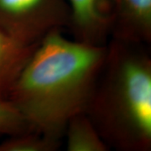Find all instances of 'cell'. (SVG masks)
<instances>
[{"mask_svg": "<svg viewBox=\"0 0 151 151\" xmlns=\"http://www.w3.org/2000/svg\"><path fill=\"white\" fill-rule=\"evenodd\" d=\"M142 44L112 38L85 113L108 145L151 149V59Z\"/></svg>", "mask_w": 151, "mask_h": 151, "instance_id": "obj_2", "label": "cell"}, {"mask_svg": "<svg viewBox=\"0 0 151 151\" xmlns=\"http://www.w3.org/2000/svg\"><path fill=\"white\" fill-rule=\"evenodd\" d=\"M61 140L39 133L35 130L8 136L0 143V151H55Z\"/></svg>", "mask_w": 151, "mask_h": 151, "instance_id": "obj_8", "label": "cell"}, {"mask_svg": "<svg viewBox=\"0 0 151 151\" xmlns=\"http://www.w3.org/2000/svg\"><path fill=\"white\" fill-rule=\"evenodd\" d=\"M69 29L74 40L92 45H107L119 9V0H67Z\"/></svg>", "mask_w": 151, "mask_h": 151, "instance_id": "obj_4", "label": "cell"}, {"mask_svg": "<svg viewBox=\"0 0 151 151\" xmlns=\"http://www.w3.org/2000/svg\"><path fill=\"white\" fill-rule=\"evenodd\" d=\"M31 129L19 112L8 100L0 97V134H19Z\"/></svg>", "mask_w": 151, "mask_h": 151, "instance_id": "obj_9", "label": "cell"}, {"mask_svg": "<svg viewBox=\"0 0 151 151\" xmlns=\"http://www.w3.org/2000/svg\"><path fill=\"white\" fill-rule=\"evenodd\" d=\"M66 150L108 151V145L85 112L76 114L65 129Z\"/></svg>", "mask_w": 151, "mask_h": 151, "instance_id": "obj_7", "label": "cell"}, {"mask_svg": "<svg viewBox=\"0 0 151 151\" xmlns=\"http://www.w3.org/2000/svg\"><path fill=\"white\" fill-rule=\"evenodd\" d=\"M92 45L50 33L38 44L8 100L31 129L61 140L66 124L85 112L107 55Z\"/></svg>", "mask_w": 151, "mask_h": 151, "instance_id": "obj_1", "label": "cell"}, {"mask_svg": "<svg viewBox=\"0 0 151 151\" xmlns=\"http://www.w3.org/2000/svg\"><path fill=\"white\" fill-rule=\"evenodd\" d=\"M67 0H0V29L26 45L69 28Z\"/></svg>", "mask_w": 151, "mask_h": 151, "instance_id": "obj_3", "label": "cell"}, {"mask_svg": "<svg viewBox=\"0 0 151 151\" xmlns=\"http://www.w3.org/2000/svg\"><path fill=\"white\" fill-rule=\"evenodd\" d=\"M36 45H26L0 29V97L7 99Z\"/></svg>", "mask_w": 151, "mask_h": 151, "instance_id": "obj_6", "label": "cell"}, {"mask_svg": "<svg viewBox=\"0 0 151 151\" xmlns=\"http://www.w3.org/2000/svg\"><path fill=\"white\" fill-rule=\"evenodd\" d=\"M114 39L145 45L151 40V0H119L111 33Z\"/></svg>", "mask_w": 151, "mask_h": 151, "instance_id": "obj_5", "label": "cell"}]
</instances>
